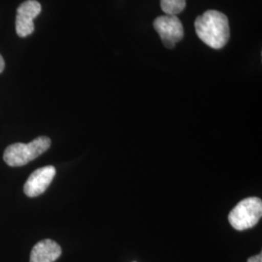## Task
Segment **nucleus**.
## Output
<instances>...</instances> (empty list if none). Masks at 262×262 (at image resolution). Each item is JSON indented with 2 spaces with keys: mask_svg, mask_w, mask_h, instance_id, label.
<instances>
[{
  "mask_svg": "<svg viewBox=\"0 0 262 262\" xmlns=\"http://www.w3.org/2000/svg\"><path fill=\"white\" fill-rule=\"evenodd\" d=\"M61 252L60 246L55 241L42 240L33 247L30 253V262H55Z\"/></svg>",
  "mask_w": 262,
  "mask_h": 262,
  "instance_id": "obj_7",
  "label": "nucleus"
},
{
  "mask_svg": "<svg viewBox=\"0 0 262 262\" xmlns=\"http://www.w3.org/2000/svg\"><path fill=\"white\" fill-rule=\"evenodd\" d=\"M248 262H262V254L261 253L252 256L248 259Z\"/></svg>",
  "mask_w": 262,
  "mask_h": 262,
  "instance_id": "obj_9",
  "label": "nucleus"
},
{
  "mask_svg": "<svg viewBox=\"0 0 262 262\" xmlns=\"http://www.w3.org/2000/svg\"><path fill=\"white\" fill-rule=\"evenodd\" d=\"M4 67H5V62H4L3 57H2V56L0 55V73H2V72H3Z\"/></svg>",
  "mask_w": 262,
  "mask_h": 262,
  "instance_id": "obj_10",
  "label": "nucleus"
},
{
  "mask_svg": "<svg viewBox=\"0 0 262 262\" xmlns=\"http://www.w3.org/2000/svg\"><path fill=\"white\" fill-rule=\"evenodd\" d=\"M56 168L53 165L35 170L26 182L24 191L28 197H36L46 191L56 176Z\"/></svg>",
  "mask_w": 262,
  "mask_h": 262,
  "instance_id": "obj_6",
  "label": "nucleus"
},
{
  "mask_svg": "<svg viewBox=\"0 0 262 262\" xmlns=\"http://www.w3.org/2000/svg\"><path fill=\"white\" fill-rule=\"evenodd\" d=\"M194 28L200 40L215 50L225 47L230 37L227 17L216 10H208L197 17Z\"/></svg>",
  "mask_w": 262,
  "mask_h": 262,
  "instance_id": "obj_1",
  "label": "nucleus"
},
{
  "mask_svg": "<svg viewBox=\"0 0 262 262\" xmlns=\"http://www.w3.org/2000/svg\"><path fill=\"white\" fill-rule=\"evenodd\" d=\"M154 28L167 49L175 48L184 38V28L177 16L164 15L158 17L154 21Z\"/></svg>",
  "mask_w": 262,
  "mask_h": 262,
  "instance_id": "obj_4",
  "label": "nucleus"
},
{
  "mask_svg": "<svg viewBox=\"0 0 262 262\" xmlns=\"http://www.w3.org/2000/svg\"><path fill=\"white\" fill-rule=\"evenodd\" d=\"M261 215V199L249 197L240 201L232 209L228 215V221L234 229L243 231L257 225Z\"/></svg>",
  "mask_w": 262,
  "mask_h": 262,
  "instance_id": "obj_3",
  "label": "nucleus"
},
{
  "mask_svg": "<svg viewBox=\"0 0 262 262\" xmlns=\"http://www.w3.org/2000/svg\"><path fill=\"white\" fill-rule=\"evenodd\" d=\"M187 5V0H160V7L165 15L177 16Z\"/></svg>",
  "mask_w": 262,
  "mask_h": 262,
  "instance_id": "obj_8",
  "label": "nucleus"
},
{
  "mask_svg": "<svg viewBox=\"0 0 262 262\" xmlns=\"http://www.w3.org/2000/svg\"><path fill=\"white\" fill-rule=\"evenodd\" d=\"M41 4L36 0H27L17 10L16 31L19 37H27L34 31L33 20L41 13Z\"/></svg>",
  "mask_w": 262,
  "mask_h": 262,
  "instance_id": "obj_5",
  "label": "nucleus"
},
{
  "mask_svg": "<svg viewBox=\"0 0 262 262\" xmlns=\"http://www.w3.org/2000/svg\"><path fill=\"white\" fill-rule=\"evenodd\" d=\"M51 146V139L46 136L37 137L28 144L16 143L6 148L3 155L4 161L12 167L24 166L44 154Z\"/></svg>",
  "mask_w": 262,
  "mask_h": 262,
  "instance_id": "obj_2",
  "label": "nucleus"
}]
</instances>
